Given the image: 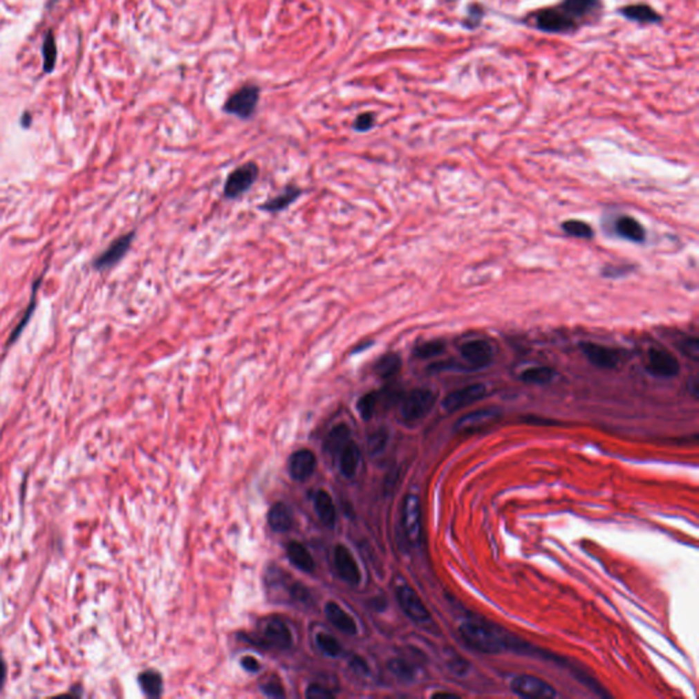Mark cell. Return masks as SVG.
<instances>
[{
  "mask_svg": "<svg viewBox=\"0 0 699 699\" xmlns=\"http://www.w3.org/2000/svg\"><path fill=\"white\" fill-rule=\"evenodd\" d=\"M43 54H44V70L47 73H51L54 70L55 62H56V46H55L54 36L51 33H48L44 40Z\"/></svg>",
  "mask_w": 699,
  "mask_h": 699,
  "instance_id": "obj_36",
  "label": "cell"
},
{
  "mask_svg": "<svg viewBox=\"0 0 699 699\" xmlns=\"http://www.w3.org/2000/svg\"><path fill=\"white\" fill-rule=\"evenodd\" d=\"M445 350V342L441 339H434L425 343L418 344L414 348V357L418 360H428L437 355H441Z\"/></svg>",
  "mask_w": 699,
  "mask_h": 699,
  "instance_id": "obj_32",
  "label": "cell"
},
{
  "mask_svg": "<svg viewBox=\"0 0 699 699\" xmlns=\"http://www.w3.org/2000/svg\"><path fill=\"white\" fill-rule=\"evenodd\" d=\"M388 441V434L384 429L375 431L371 438H369V449L372 454H378L380 451L384 449L385 444Z\"/></svg>",
  "mask_w": 699,
  "mask_h": 699,
  "instance_id": "obj_39",
  "label": "cell"
},
{
  "mask_svg": "<svg viewBox=\"0 0 699 699\" xmlns=\"http://www.w3.org/2000/svg\"><path fill=\"white\" fill-rule=\"evenodd\" d=\"M459 631L462 640L467 645L485 654H497L519 649L525 650V644L516 642L512 637L504 634L500 628L490 623L467 620L460 626Z\"/></svg>",
  "mask_w": 699,
  "mask_h": 699,
  "instance_id": "obj_1",
  "label": "cell"
},
{
  "mask_svg": "<svg viewBox=\"0 0 699 699\" xmlns=\"http://www.w3.org/2000/svg\"><path fill=\"white\" fill-rule=\"evenodd\" d=\"M434 698H440V697H444V698H458V696L455 694H451V693H437L433 696Z\"/></svg>",
  "mask_w": 699,
  "mask_h": 699,
  "instance_id": "obj_48",
  "label": "cell"
},
{
  "mask_svg": "<svg viewBox=\"0 0 699 699\" xmlns=\"http://www.w3.org/2000/svg\"><path fill=\"white\" fill-rule=\"evenodd\" d=\"M389 669H391V672L393 675H396L398 678L404 679V680H410L414 676L413 668L407 662H404L402 660H392L389 662Z\"/></svg>",
  "mask_w": 699,
  "mask_h": 699,
  "instance_id": "obj_37",
  "label": "cell"
},
{
  "mask_svg": "<svg viewBox=\"0 0 699 699\" xmlns=\"http://www.w3.org/2000/svg\"><path fill=\"white\" fill-rule=\"evenodd\" d=\"M375 123H376V119H375V115L371 113V112H365V113H361L355 122H354V130L358 131V133H365V131H369L371 129L375 127Z\"/></svg>",
  "mask_w": 699,
  "mask_h": 699,
  "instance_id": "obj_38",
  "label": "cell"
},
{
  "mask_svg": "<svg viewBox=\"0 0 699 699\" xmlns=\"http://www.w3.org/2000/svg\"><path fill=\"white\" fill-rule=\"evenodd\" d=\"M263 693L267 696V697H272V698H281L284 697V690L281 687L280 683L277 682H269L267 684H264L261 687Z\"/></svg>",
  "mask_w": 699,
  "mask_h": 699,
  "instance_id": "obj_42",
  "label": "cell"
},
{
  "mask_svg": "<svg viewBox=\"0 0 699 699\" xmlns=\"http://www.w3.org/2000/svg\"><path fill=\"white\" fill-rule=\"evenodd\" d=\"M40 284H41V277H39V279L35 281V284H33V288H32L33 291H32L30 302H29V305H28L26 310L24 312V316H22V319L19 320V324H18V325H17V328L12 330V333H11V336H10L8 342H7V344H8V346H10V344H12V343H14V342H15V340L21 336L22 330L26 328V325H28L29 321H30V319H32V316H33V313H35V309H36V304H37V292H39V287H40Z\"/></svg>",
  "mask_w": 699,
  "mask_h": 699,
  "instance_id": "obj_30",
  "label": "cell"
},
{
  "mask_svg": "<svg viewBox=\"0 0 699 699\" xmlns=\"http://www.w3.org/2000/svg\"><path fill=\"white\" fill-rule=\"evenodd\" d=\"M373 344H375V342H373V340H368V342H362V343H360V344H357V346L354 347V350L351 351V355H354V354H361L362 351H365V350L371 348V347H372Z\"/></svg>",
  "mask_w": 699,
  "mask_h": 699,
  "instance_id": "obj_47",
  "label": "cell"
},
{
  "mask_svg": "<svg viewBox=\"0 0 699 699\" xmlns=\"http://www.w3.org/2000/svg\"><path fill=\"white\" fill-rule=\"evenodd\" d=\"M315 508L324 526L332 529L336 523V508L330 494L325 490H319L315 496Z\"/></svg>",
  "mask_w": 699,
  "mask_h": 699,
  "instance_id": "obj_25",
  "label": "cell"
},
{
  "mask_svg": "<svg viewBox=\"0 0 699 699\" xmlns=\"http://www.w3.org/2000/svg\"><path fill=\"white\" fill-rule=\"evenodd\" d=\"M138 684L141 690L151 698H158L162 693V678L158 671L148 669L138 675Z\"/></svg>",
  "mask_w": 699,
  "mask_h": 699,
  "instance_id": "obj_29",
  "label": "cell"
},
{
  "mask_svg": "<svg viewBox=\"0 0 699 699\" xmlns=\"http://www.w3.org/2000/svg\"><path fill=\"white\" fill-rule=\"evenodd\" d=\"M396 597H398L399 605L403 609V612L414 623L427 624L431 622V613H429L428 608L425 606V604L422 602L420 595L411 586H409L406 584H402L400 586H398Z\"/></svg>",
  "mask_w": 699,
  "mask_h": 699,
  "instance_id": "obj_7",
  "label": "cell"
},
{
  "mask_svg": "<svg viewBox=\"0 0 699 699\" xmlns=\"http://www.w3.org/2000/svg\"><path fill=\"white\" fill-rule=\"evenodd\" d=\"M136 238V231H130L119 238H116L107 249L99 254L93 261V268L96 270H107L116 265L130 250L131 243Z\"/></svg>",
  "mask_w": 699,
  "mask_h": 699,
  "instance_id": "obj_11",
  "label": "cell"
},
{
  "mask_svg": "<svg viewBox=\"0 0 699 699\" xmlns=\"http://www.w3.org/2000/svg\"><path fill=\"white\" fill-rule=\"evenodd\" d=\"M269 528L276 533H286L292 528V515L284 503H276L268 512Z\"/></svg>",
  "mask_w": 699,
  "mask_h": 699,
  "instance_id": "obj_24",
  "label": "cell"
},
{
  "mask_svg": "<svg viewBox=\"0 0 699 699\" xmlns=\"http://www.w3.org/2000/svg\"><path fill=\"white\" fill-rule=\"evenodd\" d=\"M260 642L273 649L287 650L292 645V635L283 620L268 619L263 627Z\"/></svg>",
  "mask_w": 699,
  "mask_h": 699,
  "instance_id": "obj_13",
  "label": "cell"
},
{
  "mask_svg": "<svg viewBox=\"0 0 699 699\" xmlns=\"http://www.w3.org/2000/svg\"><path fill=\"white\" fill-rule=\"evenodd\" d=\"M485 395L486 386L484 384H470L448 393L442 400V409L447 413H455L481 400Z\"/></svg>",
  "mask_w": 699,
  "mask_h": 699,
  "instance_id": "obj_9",
  "label": "cell"
},
{
  "mask_svg": "<svg viewBox=\"0 0 699 699\" xmlns=\"http://www.w3.org/2000/svg\"><path fill=\"white\" fill-rule=\"evenodd\" d=\"M460 355L466 361L469 371H478L490 365L493 348L484 339H474L460 346Z\"/></svg>",
  "mask_w": 699,
  "mask_h": 699,
  "instance_id": "obj_10",
  "label": "cell"
},
{
  "mask_svg": "<svg viewBox=\"0 0 699 699\" xmlns=\"http://www.w3.org/2000/svg\"><path fill=\"white\" fill-rule=\"evenodd\" d=\"M619 11L627 19H631V21H635L640 24H658L662 19L661 15L647 4H631V6L620 8Z\"/></svg>",
  "mask_w": 699,
  "mask_h": 699,
  "instance_id": "obj_26",
  "label": "cell"
},
{
  "mask_svg": "<svg viewBox=\"0 0 699 699\" xmlns=\"http://www.w3.org/2000/svg\"><path fill=\"white\" fill-rule=\"evenodd\" d=\"M563 230L566 234L574 238H581V239H590L594 235L592 225L582 220H567L563 223Z\"/></svg>",
  "mask_w": 699,
  "mask_h": 699,
  "instance_id": "obj_33",
  "label": "cell"
},
{
  "mask_svg": "<svg viewBox=\"0 0 699 699\" xmlns=\"http://www.w3.org/2000/svg\"><path fill=\"white\" fill-rule=\"evenodd\" d=\"M260 169L256 162H249L236 167L225 179L223 196L227 200H236L246 194L257 182Z\"/></svg>",
  "mask_w": 699,
  "mask_h": 699,
  "instance_id": "obj_4",
  "label": "cell"
},
{
  "mask_svg": "<svg viewBox=\"0 0 699 699\" xmlns=\"http://www.w3.org/2000/svg\"><path fill=\"white\" fill-rule=\"evenodd\" d=\"M325 616L342 633H344L347 635L357 634L358 628H357L354 619L344 609H342V606L337 605L336 602L330 601L325 605Z\"/></svg>",
  "mask_w": 699,
  "mask_h": 699,
  "instance_id": "obj_20",
  "label": "cell"
},
{
  "mask_svg": "<svg viewBox=\"0 0 699 699\" xmlns=\"http://www.w3.org/2000/svg\"><path fill=\"white\" fill-rule=\"evenodd\" d=\"M306 697L312 699H326L333 698L335 694L323 687L321 684H310L306 690Z\"/></svg>",
  "mask_w": 699,
  "mask_h": 699,
  "instance_id": "obj_40",
  "label": "cell"
},
{
  "mask_svg": "<svg viewBox=\"0 0 699 699\" xmlns=\"http://www.w3.org/2000/svg\"><path fill=\"white\" fill-rule=\"evenodd\" d=\"M333 561H335V567H336V571L339 574V577L355 586L361 582V571L358 568V564L353 556V553L348 550L347 546L339 543L335 550H333Z\"/></svg>",
  "mask_w": 699,
  "mask_h": 699,
  "instance_id": "obj_14",
  "label": "cell"
},
{
  "mask_svg": "<svg viewBox=\"0 0 699 699\" xmlns=\"http://www.w3.org/2000/svg\"><path fill=\"white\" fill-rule=\"evenodd\" d=\"M436 399V393L428 388H416L410 391L400 403V418L407 424L421 421L431 413Z\"/></svg>",
  "mask_w": 699,
  "mask_h": 699,
  "instance_id": "obj_3",
  "label": "cell"
},
{
  "mask_svg": "<svg viewBox=\"0 0 699 699\" xmlns=\"http://www.w3.org/2000/svg\"><path fill=\"white\" fill-rule=\"evenodd\" d=\"M403 529L407 538L417 543L421 538V503L418 496L407 494L403 503Z\"/></svg>",
  "mask_w": 699,
  "mask_h": 699,
  "instance_id": "obj_15",
  "label": "cell"
},
{
  "mask_svg": "<svg viewBox=\"0 0 699 699\" xmlns=\"http://www.w3.org/2000/svg\"><path fill=\"white\" fill-rule=\"evenodd\" d=\"M286 553L288 560L301 571L304 572H312L316 567L315 560L310 554V552L306 549L305 545H302L298 541H291L286 546Z\"/></svg>",
  "mask_w": 699,
  "mask_h": 699,
  "instance_id": "obj_21",
  "label": "cell"
},
{
  "mask_svg": "<svg viewBox=\"0 0 699 699\" xmlns=\"http://www.w3.org/2000/svg\"><path fill=\"white\" fill-rule=\"evenodd\" d=\"M556 376L554 371L548 366H534L523 371L521 373V380L526 384H536V385H543L550 382Z\"/></svg>",
  "mask_w": 699,
  "mask_h": 699,
  "instance_id": "obj_31",
  "label": "cell"
},
{
  "mask_svg": "<svg viewBox=\"0 0 699 699\" xmlns=\"http://www.w3.org/2000/svg\"><path fill=\"white\" fill-rule=\"evenodd\" d=\"M582 353L589 360V362L601 369H613L617 366L620 357L619 353L611 347L586 342L581 344Z\"/></svg>",
  "mask_w": 699,
  "mask_h": 699,
  "instance_id": "obj_16",
  "label": "cell"
},
{
  "mask_svg": "<svg viewBox=\"0 0 699 699\" xmlns=\"http://www.w3.org/2000/svg\"><path fill=\"white\" fill-rule=\"evenodd\" d=\"M511 690L522 698L550 699L556 697L554 689L537 676L521 675L511 682Z\"/></svg>",
  "mask_w": 699,
  "mask_h": 699,
  "instance_id": "obj_8",
  "label": "cell"
},
{
  "mask_svg": "<svg viewBox=\"0 0 699 699\" xmlns=\"http://www.w3.org/2000/svg\"><path fill=\"white\" fill-rule=\"evenodd\" d=\"M377 402H378V393L377 392H369V393H365L364 396L360 398L358 403H357V410L358 413L361 414V417L364 420H371L375 414V410H376Z\"/></svg>",
  "mask_w": 699,
  "mask_h": 699,
  "instance_id": "obj_34",
  "label": "cell"
},
{
  "mask_svg": "<svg viewBox=\"0 0 699 699\" xmlns=\"http://www.w3.org/2000/svg\"><path fill=\"white\" fill-rule=\"evenodd\" d=\"M501 418V410L497 407H487L472 411L463 416L456 424L455 431L462 436H469L474 433H480L492 425H494Z\"/></svg>",
  "mask_w": 699,
  "mask_h": 699,
  "instance_id": "obj_6",
  "label": "cell"
},
{
  "mask_svg": "<svg viewBox=\"0 0 699 699\" xmlns=\"http://www.w3.org/2000/svg\"><path fill=\"white\" fill-rule=\"evenodd\" d=\"M373 369L381 378L396 376L402 369V357L398 353H386L377 360Z\"/></svg>",
  "mask_w": 699,
  "mask_h": 699,
  "instance_id": "obj_28",
  "label": "cell"
},
{
  "mask_svg": "<svg viewBox=\"0 0 699 699\" xmlns=\"http://www.w3.org/2000/svg\"><path fill=\"white\" fill-rule=\"evenodd\" d=\"M476 8H477V10H473V7H472V11L469 12V21H466V22H470V24L467 25V28H470V26H472V22H474V24H473V28L478 26V25H480V22H481V18H483V14H484V12H483L481 7H478V6H477Z\"/></svg>",
  "mask_w": 699,
  "mask_h": 699,
  "instance_id": "obj_44",
  "label": "cell"
},
{
  "mask_svg": "<svg viewBox=\"0 0 699 699\" xmlns=\"http://www.w3.org/2000/svg\"><path fill=\"white\" fill-rule=\"evenodd\" d=\"M680 347H682V351H683V353H684V354H686L687 357L693 358L694 361H697V360H698L699 355L698 339H696V337H690V339H686V340H684V342L682 343V346H680Z\"/></svg>",
  "mask_w": 699,
  "mask_h": 699,
  "instance_id": "obj_41",
  "label": "cell"
},
{
  "mask_svg": "<svg viewBox=\"0 0 699 699\" xmlns=\"http://www.w3.org/2000/svg\"><path fill=\"white\" fill-rule=\"evenodd\" d=\"M6 679H7V665H6V661H4V658H3V655L0 653V691L4 687Z\"/></svg>",
  "mask_w": 699,
  "mask_h": 699,
  "instance_id": "obj_46",
  "label": "cell"
},
{
  "mask_svg": "<svg viewBox=\"0 0 699 699\" xmlns=\"http://www.w3.org/2000/svg\"><path fill=\"white\" fill-rule=\"evenodd\" d=\"M304 194V190L295 185H288L286 186L281 193H279L277 196H274L273 198H269L267 200L261 207L260 209L261 211H265L268 214H279V212H283L286 211L287 208H290L301 196Z\"/></svg>",
  "mask_w": 699,
  "mask_h": 699,
  "instance_id": "obj_19",
  "label": "cell"
},
{
  "mask_svg": "<svg viewBox=\"0 0 699 699\" xmlns=\"http://www.w3.org/2000/svg\"><path fill=\"white\" fill-rule=\"evenodd\" d=\"M316 642H317L319 649L328 657H337L342 651V647H340V644L337 642V640L329 634H324V633L317 634Z\"/></svg>",
  "mask_w": 699,
  "mask_h": 699,
  "instance_id": "obj_35",
  "label": "cell"
},
{
  "mask_svg": "<svg viewBox=\"0 0 699 699\" xmlns=\"http://www.w3.org/2000/svg\"><path fill=\"white\" fill-rule=\"evenodd\" d=\"M351 431L347 425L340 424L335 427L332 431H329L326 440H325V451L330 456H337L340 451L344 448V445L351 440L350 438Z\"/></svg>",
  "mask_w": 699,
  "mask_h": 699,
  "instance_id": "obj_27",
  "label": "cell"
},
{
  "mask_svg": "<svg viewBox=\"0 0 699 699\" xmlns=\"http://www.w3.org/2000/svg\"><path fill=\"white\" fill-rule=\"evenodd\" d=\"M647 371L653 376L672 378L680 372V364L676 357L662 348H650L647 354Z\"/></svg>",
  "mask_w": 699,
  "mask_h": 699,
  "instance_id": "obj_12",
  "label": "cell"
},
{
  "mask_svg": "<svg viewBox=\"0 0 699 699\" xmlns=\"http://www.w3.org/2000/svg\"><path fill=\"white\" fill-rule=\"evenodd\" d=\"M260 99V88L256 85H245L236 91L224 104V111L230 115H235L241 119L250 118Z\"/></svg>",
  "mask_w": 699,
  "mask_h": 699,
  "instance_id": "obj_5",
  "label": "cell"
},
{
  "mask_svg": "<svg viewBox=\"0 0 699 699\" xmlns=\"http://www.w3.org/2000/svg\"><path fill=\"white\" fill-rule=\"evenodd\" d=\"M316 455L309 449H299L288 459V473L297 481H306L316 470Z\"/></svg>",
  "mask_w": 699,
  "mask_h": 699,
  "instance_id": "obj_17",
  "label": "cell"
},
{
  "mask_svg": "<svg viewBox=\"0 0 699 699\" xmlns=\"http://www.w3.org/2000/svg\"><path fill=\"white\" fill-rule=\"evenodd\" d=\"M351 667H353V669H354V671H357V672H360V671H361L362 673H366V672H368V665H366V662H365L364 660H361L360 657H355V658L351 661Z\"/></svg>",
  "mask_w": 699,
  "mask_h": 699,
  "instance_id": "obj_45",
  "label": "cell"
},
{
  "mask_svg": "<svg viewBox=\"0 0 699 699\" xmlns=\"http://www.w3.org/2000/svg\"><path fill=\"white\" fill-rule=\"evenodd\" d=\"M615 227H616V232L627 241L637 242V243H641L645 241V228L642 227V224L637 218H634L631 216L619 217L616 220Z\"/></svg>",
  "mask_w": 699,
  "mask_h": 699,
  "instance_id": "obj_23",
  "label": "cell"
},
{
  "mask_svg": "<svg viewBox=\"0 0 699 699\" xmlns=\"http://www.w3.org/2000/svg\"><path fill=\"white\" fill-rule=\"evenodd\" d=\"M533 25L545 33H572L581 28L579 22L561 6L548 7L533 15Z\"/></svg>",
  "mask_w": 699,
  "mask_h": 699,
  "instance_id": "obj_2",
  "label": "cell"
},
{
  "mask_svg": "<svg viewBox=\"0 0 699 699\" xmlns=\"http://www.w3.org/2000/svg\"><path fill=\"white\" fill-rule=\"evenodd\" d=\"M360 460H361L360 447L353 440H350L339 454V465L342 474L347 478H353L357 473Z\"/></svg>",
  "mask_w": 699,
  "mask_h": 699,
  "instance_id": "obj_22",
  "label": "cell"
},
{
  "mask_svg": "<svg viewBox=\"0 0 699 699\" xmlns=\"http://www.w3.org/2000/svg\"><path fill=\"white\" fill-rule=\"evenodd\" d=\"M560 4L579 22L581 26L589 24L602 8L601 0H563Z\"/></svg>",
  "mask_w": 699,
  "mask_h": 699,
  "instance_id": "obj_18",
  "label": "cell"
},
{
  "mask_svg": "<svg viewBox=\"0 0 699 699\" xmlns=\"http://www.w3.org/2000/svg\"><path fill=\"white\" fill-rule=\"evenodd\" d=\"M241 665L245 671L248 672H259L260 671V662L257 661V658L252 657V655H246L241 660Z\"/></svg>",
  "mask_w": 699,
  "mask_h": 699,
  "instance_id": "obj_43",
  "label": "cell"
}]
</instances>
